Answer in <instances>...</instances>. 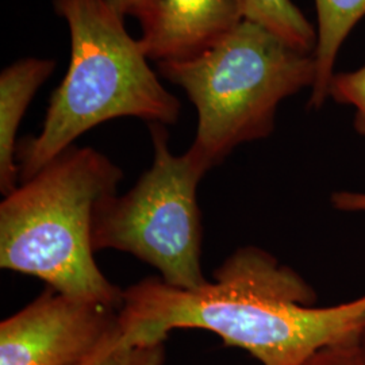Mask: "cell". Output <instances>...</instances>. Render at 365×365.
<instances>
[{
  "label": "cell",
  "instance_id": "5b68a950",
  "mask_svg": "<svg viewBox=\"0 0 365 365\" xmlns=\"http://www.w3.org/2000/svg\"><path fill=\"white\" fill-rule=\"evenodd\" d=\"M153 163L123 195L106 196L93 211L92 248L130 253L172 287L209 280L202 267L203 225L197 187L209 170L190 150H170L164 125L150 123Z\"/></svg>",
  "mask_w": 365,
  "mask_h": 365
},
{
  "label": "cell",
  "instance_id": "7a4b0ae2",
  "mask_svg": "<svg viewBox=\"0 0 365 365\" xmlns=\"http://www.w3.org/2000/svg\"><path fill=\"white\" fill-rule=\"evenodd\" d=\"M53 6L69 29L71 60L42 130L18 141L19 182L101 123L130 117L165 126L182 113L180 101L161 84L125 16L108 0H53Z\"/></svg>",
  "mask_w": 365,
  "mask_h": 365
},
{
  "label": "cell",
  "instance_id": "52a82bcc",
  "mask_svg": "<svg viewBox=\"0 0 365 365\" xmlns=\"http://www.w3.org/2000/svg\"><path fill=\"white\" fill-rule=\"evenodd\" d=\"M149 60L182 61L206 52L242 19L233 0H128Z\"/></svg>",
  "mask_w": 365,
  "mask_h": 365
},
{
  "label": "cell",
  "instance_id": "7c38bea8",
  "mask_svg": "<svg viewBox=\"0 0 365 365\" xmlns=\"http://www.w3.org/2000/svg\"><path fill=\"white\" fill-rule=\"evenodd\" d=\"M329 98L339 105L352 106L354 130L365 138V66L351 72L334 73Z\"/></svg>",
  "mask_w": 365,
  "mask_h": 365
},
{
  "label": "cell",
  "instance_id": "ba28073f",
  "mask_svg": "<svg viewBox=\"0 0 365 365\" xmlns=\"http://www.w3.org/2000/svg\"><path fill=\"white\" fill-rule=\"evenodd\" d=\"M52 58L26 57L0 73V191L9 195L19 184L16 134L27 108L43 83L52 76Z\"/></svg>",
  "mask_w": 365,
  "mask_h": 365
},
{
  "label": "cell",
  "instance_id": "3957f363",
  "mask_svg": "<svg viewBox=\"0 0 365 365\" xmlns=\"http://www.w3.org/2000/svg\"><path fill=\"white\" fill-rule=\"evenodd\" d=\"M122 178L102 152L73 145L19 182L0 203V267L120 310L123 291L95 261L92 218L102 199L117 194Z\"/></svg>",
  "mask_w": 365,
  "mask_h": 365
},
{
  "label": "cell",
  "instance_id": "5bb4252c",
  "mask_svg": "<svg viewBox=\"0 0 365 365\" xmlns=\"http://www.w3.org/2000/svg\"><path fill=\"white\" fill-rule=\"evenodd\" d=\"M330 202L333 207L345 212H365L364 192H352V191H339L334 192Z\"/></svg>",
  "mask_w": 365,
  "mask_h": 365
},
{
  "label": "cell",
  "instance_id": "8fae6325",
  "mask_svg": "<svg viewBox=\"0 0 365 365\" xmlns=\"http://www.w3.org/2000/svg\"><path fill=\"white\" fill-rule=\"evenodd\" d=\"M165 345H129L122 327L88 359L78 365H164Z\"/></svg>",
  "mask_w": 365,
  "mask_h": 365
},
{
  "label": "cell",
  "instance_id": "4fadbf2b",
  "mask_svg": "<svg viewBox=\"0 0 365 365\" xmlns=\"http://www.w3.org/2000/svg\"><path fill=\"white\" fill-rule=\"evenodd\" d=\"M303 365H365V348L360 334L322 348Z\"/></svg>",
  "mask_w": 365,
  "mask_h": 365
},
{
  "label": "cell",
  "instance_id": "30bf717a",
  "mask_svg": "<svg viewBox=\"0 0 365 365\" xmlns=\"http://www.w3.org/2000/svg\"><path fill=\"white\" fill-rule=\"evenodd\" d=\"M242 21L268 30L294 49L314 53L317 31L291 0H233Z\"/></svg>",
  "mask_w": 365,
  "mask_h": 365
},
{
  "label": "cell",
  "instance_id": "9c48e42d",
  "mask_svg": "<svg viewBox=\"0 0 365 365\" xmlns=\"http://www.w3.org/2000/svg\"><path fill=\"white\" fill-rule=\"evenodd\" d=\"M315 7L318 30L314 58L317 73L309 107L319 110L329 99L339 49L365 16V0H315Z\"/></svg>",
  "mask_w": 365,
  "mask_h": 365
},
{
  "label": "cell",
  "instance_id": "6da1fadb",
  "mask_svg": "<svg viewBox=\"0 0 365 365\" xmlns=\"http://www.w3.org/2000/svg\"><path fill=\"white\" fill-rule=\"evenodd\" d=\"M212 282L192 289L146 277L123 291L119 321L129 345L164 344L176 329H202L262 365H303L365 325V295L317 307L313 287L267 250H235Z\"/></svg>",
  "mask_w": 365,
  "mask_h": 365
},
{
  "label": "cell",
  "instance_id": "277c9868",
  "mask_svg": "<svg viewBox=\"0 0 365 365\" xmlns=\"http://www.w3.org/2000/svg\"><path fill=\"white\" fill-rule=\"evenodd\" d=\"M195 106V138L190 152L207 170L240 145L268 138L279 106L313 88L314 53L300 52L272 33L241 21L206 52L157 64Z\"/></svg>",
  "mask_w": 365,
  "mask_h": 365
},
{
  "label": "cell",
  "instance_id": "2e32d148",
  "mask_svg": "<svg viewBox=\"0 0 365 365\" xmlns=\"http://www.w3.org/2000/svg\"><path fill=\"white\" fill-rule=\"evenodd\" d=\"M360 339H361V344L364 345L365 348V325L363 327V330H361V333H360Z\"/></svg>",
  "mask_w": 365,
  "mask_h": 365
},
{
  "label": "cell",
  "instance_id": "8992f818",
  "mask_svg": "<svg viewBox=\"0 0 365 365\" xmlns=\"http://www.w3.org/2000/svg\"><path fill=\"white\" fill-rule=\"evenodd\" d=\"M120 330L119 310L48 287L0 324V365H78Z\"/></svg>",
  "mask_w": 365,
  "mask_h": 365
},
{
  "label": "cell",
  "instance_id": "9a60e30c",
  "mask_svg": "<svg viewBox=\"0 0 365 365\" xmlns=\"http://www.w3.org/2000/svg\"><path fill=\"white\" fill-rule=\"evenodd\" d=\"M115 9L118 13L126 16V9H128V0H108Z\"/></svg>",
  "mask_w": 365,
  "mask_h": 365
}]
</instances>
